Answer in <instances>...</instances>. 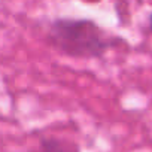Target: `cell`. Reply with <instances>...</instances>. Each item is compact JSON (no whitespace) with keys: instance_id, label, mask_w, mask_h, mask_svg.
I'll list each match as a JSON object with an SVG mask.
<instances>
[{"instance_id":"1","label":"cell","mask_w":152,"mask_h":152,"mask_svg":"<svg viewBox=\"0 0 152 152\" xmlns=\"http://www.w3.org/2000/svg\"><path fill=\"white\" fill-rule=\"evenodd\" d=\"M48 40L73 58H99L109 48L106 33L91 20L58 18L48 26Z\"/></svg>"},{"instance_id":"2","label":"cell","mask_w":152,"mask_h":152,"mask_svg":"<svg viewBox=\"0 0 152 152\" xmlns=\"http://www.w3.org/2000/svg\"><path fill=\"white\" fill-rule=\"evenodd\" d=\"M37 152H81L75 142L58 139V137H43L39 142Z\"/></svg>"},{"instance_id":"3","label":"cell","mask_w":152,"mask_h":152,"mask_svg":"<svg viewBox=\"0 0 152 152\" xmlns=\"http://www.w3.org/2000/svg\"><path fill=\"white\" fill-rule=\"evenodd\" d=\"M149 23H151V30H152V15H151V21Z\"/></svg>"}]
</instances>
